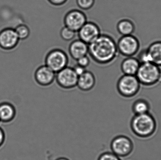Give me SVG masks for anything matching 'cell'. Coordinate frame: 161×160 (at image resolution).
Returning <instances> with one entry per match:
<instances>
[{"instance_id":"21","label":"cell","mask_w":161,"mask_h":160,"mask_svg":"<svg viewBox=\"0 0 161 160\" xmlns=\"http://www.w3.org/2000/svg\"><path fill=\"white\" fill-rule=\"evenodd\" d=\"M76 33L75 31L68 28L67 26H64L60 30V37L65 41H72L75 38Z\"/></svg>"},{"instance_id":"27","label":"cell","mask_w":161,"mask_h":160,"mask_svg":"<svg viewBox=\"0 0 161 160\" xmlns=\"http://www.w3.org/2000/svg\"><path fill=\"white\" fill-rule=\"evenodd\" d=\"M5 135L3 130L0 127V147L3 145L5 142Z\"/></svg>"},{"instance_id":"22","label":"cell","mask_w":161,"mask_h":160,"mask_svg":"<svg viewBox=\"0 0 161 160\" xmlns=\"http://www.w3.org/2000/svg\"><path fill=\"white\" fill-rule=\"evenodd\" d=\"M76 4L80 9L89 10L92 8L95 0H76Z\"/></svg>"},{"instance_id":"28","label":"cell","mask_w":161,"mask_h":160,"mask_svg":"<svg viewBox=\"0 0 161 160\" xmlns=\"http://www.w3.org/2000/svg\"><path fill=\"white\" fill-rule=\"evenodd\" d=\"M56 160H69L68 159L66 158H64V157H61V158H59L58 159H57Z\"/></svg>"},{"instance_id":"1","label":"cell","mask_w":161,"mask_h":160,"mask_svg":"<svg viewBox=\"0 0 161 160\" xmlns=\"http://www.w3.org/2000/svg\"><path fill=\"white\" fill-rule=\"evenodd\" d=\"M88 54L97 65H109L116 60L119 54L117 42L110 35L101 34L89 44Z\"/></svg>"},{"instance_id":"10","label":"cell","mask_w":161,"mask_h":160,"mask_svg":"<svg viewBox=\"0 0 161 160\" xmlns=\"http://www.w3.org/2000/svg\"><path fill=\"white\" fill-rule=\"evenodd\" d=\"M101 32V29L97 23L87 21L77 33L79 39L89 45L100 35L102 34Z\"/></svg>"},{"instance_id":"25","label":"cell","mask_w":161,"mask_h":160,"mask_svg":"<svg viewBox=\"0 0 161 160\" xmlns=\"http://www.w3.org/2000/svg\"><path fill=\"white\" fill-rule=\"evenodd\" d=\"M75 72L76 73V75L78 76V77L80 76V75L83 74L85 71H86V69L81 66L79 65L76 64L74 67H73Z\"/></svg>"},{"instance_id":"6","label":"cell","mask_w":161,"mask_h":160,"mask_svg":"<svg viewBox=\"0 0 161 160\" xmlns=\"http://www.w3.org/2000/svg\"><path fill=\"white\" fill-rule=\"evenodd\" d=\"M119 54L125 57L135 56L141 49L140 39L134 34L121 36L117 42Z\"/></svg>"},{"instance_id":"11","label":"cell","mask_w":161,"mask_h":160,"mask_svg":"<svg viewBox=\"0 0 161 160\" xmlns=\"http://www.w3.org/2000/svg\"><path fill=\"white\" fill-rule=\"evenodd\" d=\"M56 73L45 65L40 66L35 71L34 78L36 82L42 86H48L55 80Z\"/></svg>"},{"instance_id":"20","label":"cell","mask_w":161,"mask_h":160,"mask_svg":"<svg viewBox=\"0 0 161 160\" xmlns=\"http://www.w3.org/2000/svg\"><path fill=\"white\" fill-rule=\"evenodd\" d=\"M15 31L19 40H25L30 35V29L25 24H19L16 27Z\"/></svg>"},{"instance_id":"12","label":"cell","mask_w":161,"mask_h":160,"mask_svg":"<svg viewBox=\"0 0 161 160\" xmlns=\"http://www.w3.org/2000/svg\"><path fill=\"white\" fill-rule=\"evenodd\" d=\"M19 40L15 29L6 28L0 32V47L4 49H13L18 45Z\"/></svg>"},{"instance_id":"13","label":"cell","mask_w":161,"mask_h":160,"mask_svg":"<svg viewBox=\"0 0 161 160\" xmlns=\"http://www.w3.org/2000/svg\"><path fill=\"white\" fill-rule=\"evenodd\" d=\"M89 51V45L80 39L73 40L69 47V52L71 57L75 60L87 55Z\"/></svg>"},{"instance_id":"19","label":"cell","mask_w":161,"mask_h":160,"mask_svg":"<svg viewBox=\"0 0 161 160\" xmlns=\"http://www.w3.org/2000/svg\"><path fill=\"white\" fill-rule=\"evenodd\" d=\"M150 109L148 101L144 99L138 100L135 101L132 106V110L135 115L147 113Z\"/></svg>"},{"instance_id":"15","label":"cell","mask_w":161,"mask_h":160,"mask_svg":"<svg viewBox=\"0 0 161 160\" xmlns=\"http://www.w3.org/2000/svg\"><path fill=\"white\" fill-rule=\"evenodd\" d=\"M141 64L135 56L125 57L121 63V71L124 75L136 76Z\"/></svg>"},{"instance_id":"3","label":"cell","mask_w":161,"mask_h":160,"mask_svg":"<svg viewBox=\"0 0 161 160\" xmlns=\"http://www.w3.org/2000/svg\"><path fill=\"white\" fill-rule=\"evenodd\" d=\"M136 76L141 85L154 86L161 82V67L152 63L141 64Z\"/></svg>"},{"instance_id":"24","label":"cell","mask_w":161,"mask_h":160,"mask_svg":"<svg viewBox=\"0 0 161 160\" xmlns=\"http://www.w3.org/2000/svg\"><path fill=\"white\" fill-rule=\"evenodd\" d=\"M76 61H77V65L86 69L90 65V63H91L90 58L89 56H87V55L80 57L78 60H76Z\"/></svg>"},{"instance_id":"7","label":"cell","mask_w":161,"mask_h":160,"mask_svg":"<svg viewBox=\"0 0 161 160\" xmlns=\"http://www.w3.org/2000/svg\"><path fill=\"white\" fill-rule=\"evenodd\" d=\"M78 77L73 67L67 66L57 72L55 80L62 88L71 89L77 86Z\"/></svg>"},{"instance_id":"9","label":"cell","mask_w":161,"mask_h":160,"mask_svg":"<svg viewBox=\"0 0 161 160\" xmlns=\"http://www.w3.org/2000/svg\"><path fill=\"white\" fill-rule=\"evenodd\" d=\"M87 16L80 9H73L68 11L64 18L65 26L77 33L87 21Z\"/></svg>"},{"instance_id":"14","label":"cell","mask_w":161,"mask_h":160,"mask_svg":"<svg viewBox=\"0 0 161 160\" xmlns=\"http://www.w3.org/2000/svg\"><path fill=\"white\" fill-rule=\"evenodd\" d=\"M96 83L94 74L86 70L83 74L78 77L77 87L81 91L87 92L92 89Z\"/></svg>"},{"instance_id":"26","label":"cell","mask_w":161,"mask_h":160,"mask_svg":"<svg viewBox=\"0 0 161 160\" xmlns=\"http://www.w3.org/2000/svg\"><path fill=\"white\" fill-rule=\"evenodd\" d=\"M51 4L56 6L63 5L65 4L68 0H47Z\"/></svg>"},{"instance_id":"16","label":"cell","mask_w":161,"mask_h":160,"mask_svg":"<svg viewBox=\"0 0 161 160\" xmlns=\"http://www.w3.org/2000/svg\"><path fill=\"white\" fill-rule=\"evenodd\" d=\"M146 49L150 63L161 67V40L153 41Z\"/></svg>"},{"instance_id":"18","label":"cell","mask_w":161,"mask_h":160,"mask_svg":"<svg viewBox=\"0 0 161 160\" xmlns=\"http://www.w3.org/2000/svg\"><path fill=\"white\" fill-rule=\"evenodd\" d=\"M16 111L15 107L8 102L0 104V122L9 123L15 118Z\"/></svg>"},{"instance_id":"23","label":"cell","mask_w":161,"mask_h":160,"mask_svg":"<svg viewBox=\"0 0 161 160\" xmlns=\"http://www.w3.org/2000/svg\"><path fill=\"white\" fill-rule=\"evenodd\" d=\"M98 160H121L119 157L114 155V153L107 152L100 155Z\"/></svg>"},{"instance_id":"4","label":"cell","mask_w":161,"mask_h":160,"mask_svg":"<svg viewBox=\"0 0 161 160\" xmlns=\"http://www.w3.org/2000/svg\"><path fill=\"white\" fill-rule=\"evenodd\" d=\"M141 85L136 76L123 74L118 79L116 87L118 93L122 96L131 98L139 93Z\"/></svg>"},{"instance_id":"5","label":"cell","mask_w":161,"mask_h":160,"mask_svg":"<svg viewBox=\"0 0 161 160\" xmlns=\"http://www.w3.org/2000/svg\"><path fill=\"white\" fill-rule=\"evenodd\" d=\"M44 62V65L57 73L68 66L69 56L63 50L55 48L47 53Z\"/></svg>"},{"instance_id":"2","label":"cell","mask_w":161,"mask_h":160,"mask_svg":"<svg viewBox=\"0 0 161 160\" xmlns=\"http://www.w3.org/2000/svg\"><path fill=\"white\" fill-rule=\"evenodd\" d=\"M130 126L136 136L140 138H148L156 132L157 123L154 117L147 113L135 115L131 120Z\"/></svg>"},{"instance_id":"8","label":"cell","mask_w":161,"mask_h":160,"mask_svg":"<svg viewBox=\"0 0 161 160\" xmlns=\"http://www.w3.org/2000/svg\"><path fill=\"white\" fill-rule=\"evenodd\" d=\"M111 148L113 153L119 157H127L133 151V144L128 137L120 135L112 140Z\"/></svg>"},{"instance_id":"17","label":"cell","mask_w":161,"mask_h":160,"mask_svg":"<svg viewBox=\"0 0 161 160\" xmlns=\"http://www.w3.org/2000/svg\"><path fill=\"white\" fill-rule=\"evenodd\" d=\"M136 28V24L134 21L128 18L120 19L116 24L117 32L121 36L134 34Z\"/></svg>"}]
</instances>
